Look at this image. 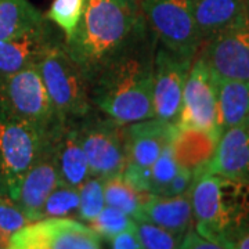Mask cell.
Wrapping results in <instances>:
<instances>
[{
	"mask_svg": "<svg viewBox=\"0 0 249 249\" xmlns=\"http://www.w3.org/2000/svg\"><path fill=\"white\" fill-rule=\"evenodd\" d=\"M158 39L145 18L90 80L96 109L124 124L154 118V62Z\"/></svg>",
	"mask_w": 249,
	"mask_h": 249,
	"instance_id": "cell-1",
	"label": "cell"
},
{
	"mask_svg": "<svg viewBox=\"0 0 249 249\" xmlns=\"http://www.w3.org/2000/svg\"><path fill=\"white\" fill-rule=\"evenodd\" d=\"M144 21L139 0H85L79 24L64 47L91 80L98 68L132 37Z\"/></svg>",
	"mask_w": 249,
	"mask_h": 249,
	"instance_id": "cell-2",
	"label": "cell"
},
{
	"mask_svg": "<svg viewBox=\"0 0 249 249\" xmlns=\"http://www.w3.org/2000/svg\"><path fill=\"white\" fill-rule=\"evenodd\" d=\"M194 227L208 240L229 247L249 231V183L204 173L190 191Z\"/></svg>",
	"mask_w": 249,
	"mask_h": 249,
	"instance_id": "cell-3",
	"label": "cell"
},
{
	"mask_svg": "<svg viewBox=\"0 0 249 249\" xmlns=\"http://www.w3.org/2000/svg\"><path fill=\"white\" fill-rule=\"evenodd\" d=\"M61 122H76L94 109L90 83L64 47L55 45L36 65Z\"/></svg>",
	"mask_w": 249,
	"mask_h": 249,
	"instance_id": "cell-4",
	"label": "cell"
},
{
	"mask_svg": "<svg viewBox=\"0 0 249 249\" xmlns=\"http://www.w3.org/2000/svg\"><path fill=\"white\" fill-rule=\"evenodd\" d=\"M73 124L89 162L90 175L101 178L122 175L129 163L127 124L96 108Z\"/></svg>",
	"mask_w": 249,
	"mask_h": 249,
	"instance_id": "cell-5",
	"label": "cell"
},
{
	"mask_svg": "<svg viewBox=\"0 0 249 249\" xmlns=\"http://www.w3.org/2000/svg\"><path fill=\"white\" fill-rule=\"evenodd\" d=\"M142 16L160 45L194 60L202 42L194 17V0H139Z\"/></svg>",
	"mask_w": 249,
	"mask_h": 249,
	"instance_id": "cell-6",
	"label": "cell"
},
{
	"mask_svg": "<svg viewBox=\"0 0 249 249\" xmlns=\"http://www.w3.org/2000/svg\"><path fill=\"white\" fill-rule=\"evenodd\" d=\"M0 108L47 133L61 124L36 67L0 78Z\"/></svg>",
	"mask_w": 249,
	"mask_h": 249,
	"instance_id": "cell-7",
	"label": "cell"
},
{
	"mask_svg": "<svg viewBox=\"0 0 249 249\" xmlns=\"http://www.w3.org/2000/svg\"><path fill=\"white\" fill-rule=\"evenodd\" d=\"M49 136L40 127L0 108V166L10 198L40 155Z\"/></svg>",
	"mask_w": 249,
	"mask_h": 249,
	"instance_id": "cell-8",
	"label": "cell"
},
{
	"mask_svg": "<svg viewBox=\"0 0 249 249\" xmlns=\"http://www.w3.org/2000/svg\"><path fill=\"white\" fill-rule=\"evenodd\" d=\"M176 126L180 129L204 130L217 137L222 136L214 73L201 53L196 54L188 72Z\"/></svg>",
	"mask_w": 249,
	"mask_h": 249,
	"instance_id": "cell-9",
	"label": "cell"
},
{
	"mask_svg": "<svg viewBox=\"0 0 249 249\" xmlns=\"http://www.w3.org/2000/svg\"><path fill=\"white\" fill-rule=\"evenodd\" d=\"M6 249H101L100 237L72 217H49L28 223L7 240Z\"/></svg>",
	"mask_w": 249,
	"mask_h": 249,
	"instance_id": "cell-10",
	"label": "cell"
},
{
	"mask_svg": "<svg viewBox=\"0 0 249 249\" xmlns=\"http://www.w3.org/2000/svg\"><path fill=\"white\" fill-rule=\"evenodd\" d=\"M199 53L216 76L249 80V0L231 25L205 43Z\"/></svg>",
	"mask_w": 249,
	"mask_h": 249,
	"instance_id": "cell-11",
	"label": "cell"
},
{
	"mask_svg": "<svg viewBox=\"0 0 249 249\" xmlns=\"http://www.w3.org/2000/svg\"><path fill=\"white\" fill-rule=\"evenodd\" d=\"M193 61L158 43L154 62V118L176 124Z\"/></svg>",
	"mask_w": 249,
	"mask_h": 249,
	"instance_id": "cell-12",
	"label": "cell"
},
{
	"mask_svg": "<svg viewBox=\"0 0 249 249\" xmlns=\"http://www.w3.org/2000/svg\"><path fill=\"white\" fill-rule=\"evenodd\" d=\"M60 184V175L54 155L52 133L34 165L22 178L11 199L21 208L31 222L40 220L47 196Z\"/></svg>",
	"mask_w": 249,
	"mask_h": 249,
	"instance_id": "cell-13",
	"label": "cell"
},
{
	"mask_svg": "<svg viewBox=\"0 0 249 249\" xmlns=\"http://www.w3.org/2000/svg\"><path fill=\"white\" fill-rule=\"evenodd\" d=\"M61 42L62 39L47 21L22 35L0 40V78L36 67L54 46Z\"/></svg>",
	"mask_w": 249,
	"mask_h": 249,
	"instance_id": "cell-14",
	"label": "cell"
},
{
	"mask_svg": "<svg viewBox=\"0 0 249 249\" xmlns=\"http://www.w3.org/2000/svg\"><path fill=\"white\" fill-rule=\"evenodd\" d=\"M60 183L79 188L90 176L89 162L73 122H61L52 132Z\"/></svg>",
	"mask_w": 249,
	"mask_h": 249,
	"instance_id": "cell-15",
	"label": "cell"
},
{
	"mask_svg": "<svg viewBox=\"0 0 249 249\" xmlns=\"http://www.w3.org/2000/svg\"><path fill=\"white\" fill-rule=\"evenodd\" d=\"M176 124L163 122L158 118L127 124L129 163L134 168H150L162 150L172 142Z\"/></svg>",
	"mask_w": 249,
	"mask_h": 249,
	"instance_id": "cell-16",
	"label": "cell"
},
{
	"mask_svg": "<svg viewBox=\"0 0 249 249\" xmlns=\"http://www.w3.org/2000/svg\"><path fill=\"white\" fill-rule=\"evenodd\" d=\"M206 173L249 183V124L235 126L220 136Z\"/></svg>",
	"mask_w": 249,
	"mask_h": 249,
	"instance_id": "cell-17",
	"label": "cell"
},
{
	"mask_svg": "<svg viewBox=\"0 0 249 249\" xmlns=\"http://www.w3.org/2000/svg\"><path fill=\"white\" fill-rule=\"evenodd\" d=\"M217 136L196 129H180L176 126L172 136V150L178 166L198 178L206 173L213 160L219 142Z\"/></svg>",
	"mask_w": 249,
	"mask_h": 249,
	"instance_id": "cell-18",
	"label": "cell"
},
{
	"mask_svg": "<svg viewBox=\"0 0 249 249\" xmlns=\"http://www.w3.org/2000/svg\"><path fill=\"white\" fill-rule=\"evenodd\" d=\"M137 220L154 223L168 231L184 237L194 227L190 193L178 196H151Z\"/></svg>",
	"mask_w": 249,
	"mask_h": 249,
	"instance_id": "cell-19",
	"label": "cell"
},
{
	"mask_svg": "<svg viewBox=\"0 0 249 249\" xmlns=\"http://www.w3.org/2000/svg\"><path fill=\"white\" fill-rule=\"evenodd\" d=\"M217 115L222 134L242 124L249 115V80L220 78L214 75Z\"/></svg>",
	"mask_w": 249,
	"mask_h": 249,
	"instance_id": "cell-20",
	"label": "cell"
},
{
	"mask_svg": "<svg viewBox=\"0 0 249 249\" xmlns=\"http://www.w3.org/2000/svg\"><path fill=\"white\" fill-rule=\"evenodd\" d=\"M247 0H194V17L202 46L238 18Z\"/></svg>",
	"mask_w": 249,
	"mask_h": 249,
	"instance_id": "cell-21",
	"label": "cell"
},
{
	"mask_svg": "<svg viewBox=\"0 0 249 249\" xmlns=\"http://www.w3.org/2000/svg\"><path fill=\"white\" fill-rule=\"evenodd\" d=\"M45 21L29 0H0V40L22 35Z\"/></svg>",
	"mask_w": 249,
	"mask_h": 249,
	"instance_id": "cell-22",
	"label": "cell"
},
{
	"mask_svg": "<svg viewBox=\"0 0 249 249\" xmlns=\"http://www.w3.org/2000/svg\"><path fill=\"white\" fill-rule=\"evenodd\" d=\"M152 194L132 186L122 175L104 178V196L108 206L122 211L134 220L142 214L144 205Z\"/></svg>",
	"mask_w": 249,
	"mask_h": 249,
	"instance_id": "cell-23",
	"label": "cell"
},
{
	"mask_svg": "<svg viewBox=\"0 0 249 249\" xmlns=\"http://www.w3.org/2000/svg\"><path fill=\"white\" fill-rule=\"evenodd\" d=\"M79 190L73 187L58 184L47 196L40 219L49 217H78Z\"/></svg>",
	"mask_w": 249,
	"mask_h": 249,
	"instance_id": "cell-24",
	"label": "cell"
},
{
	"mask_svg": "<svg viewBox=\"0 0 249 249\" xmlns=\"http://www.w3.org/2000/svg\"><path fill=\"white\" fill-rule=\"evenodd\" d=\"M79 190V208L78 217L82 222L90 223L96 219L106 206L104 196V178L91 176L78 188Z\"/></svg>",
	"mask_w": 249,
	"mask_h": 249,
	"instance_id": "cell-25",
	"label": "cell"
},
{
	"mask_svg": "<svg viewBox=\"0 0 249 249\" xmlns=\"http://www.w3.org/2000/svg\"><path fill=\"white\" fill-rule=\"evenodd\" d=\"M89 224L90 229L96 232L100 238L112 240L121 232L133 230L136 220L116 208L104 206V209L98 213L97 217L93 219Z\"/></svg>",
	"mask_w": 249,
	"mask_h": 249,
	"instance_id": "cell-26",
	"label": "cell"
},
{
	"mask_svg": "<svg viewBox=\"0 0 249 249\" xmlns=\"http://www.w3.org/2000/svg\"><path fill=\"white\" fill-rule=\"evenodd\" d=\"M180 170L178 160L173 155L170 142L162 150L160 155L147 168V191L152 196H158L160 190L178 175Z\"/></svg>",
	"mask_w": 249,
	"mask_h": 249,
	"instance_id": "cell-27",
	"label": "cell"
},
{
	"mask_svg": "<svg viewBox=\"0 0 249 249\" xmlns=\"http://www.w3.org/2000/svg\"><path fill=\"white\" fill-rule=\"evenodd\" d=\"M134 231L142 249H180L183 237L154 223L136 220Z\"/></svg>",
	"mask_w": 249,
	"mask_h": 249,
	"instance_id": "cell-28",
	"label": "cell"
},
{
	"mask_svg": "<svg viewBox=\"0 0 249 249\" xmlns=\"http://www.w3.org/2000/svg\"><path fill=\"white\" fill-rule=\"evenodd\" d=\"M85 9V0H54L47 11V19L61 28L65 37L75 32Z\"/></svg>",
	"mask_w": 249,
	"mask_h": 249,
	"instance_id": "cell-29",
	"label": "cell"
},
{
	"mask_svg": "<svg viewBox=\"0 0 249 249\" xmlns=\"http://www.w3.org/2000/svg\"><path fill=\"white\" fill-rule=\"evenodd\" d=\"M31 220L9 196H0V232L9 240L13 232L18 231Z\"/></svg>",
	"mask_w": 249,
	"mask_h": 249,
	"instance_id": "cell-30",
	"label": "cell"
},
{
	"mask_svg": "<svg viewBox=\"0 0 249 249\" xmlns=\"http://www.w3.org/2000/svg\"><path fill=\"white\" fill-rule=\"evenodd\" d=\"M194 175L186 169H181L178 172V175L170 180L166 186L160 190L158 196H178L187 194L191 191V187L194 184Z\"/></svg>",
	"mask_w": 249,
	"mask_h": 249,
	"instance_id": "cell-31",
	"label": "cell"
},
{
	"mask_svg": "<svg viewBox=\"0 0 249 249\" xmlns=\"http://www.w3.org/2000/svg\"><path fill=\"white\" fill-rule=\"evenodd\" d=\"M180 249H227L226 247H223L217 242L208 240L202 237L201 234H198L196 231L194 227H191L188 231L184 234L183 241H181V245Z\"/></svg>",
	"mask_w": 249,
	"mask_h": 249,
	"instance_id": "cell-32",
	"label": "cell"
},
{
	"mask_svg": "<svg viewBox=\"0 0 249 249\" xmlns=\"http://www.w3.org/2000/svg\"><path fill=\"white\" fill-rule=\"evenodd\" d=\"M111 241H112V249H142L134 229L118 234Z\"/></svg>",
	"mask_w": 249,
	"mask_h": 249,
	"instance_id": "cell-33",
	"label": "cell"
},
{
	"mask_svg": "<svg viewBox=\"0 0 249 249\" xmlns=\"http://www.w3.org/2000/svg\"><path fill=\"white\" fill-rule=\"evenodd\" d=\"M227 249H249V231L242 234L227 247Z\"/></svg>",
	"mask_w": 249,
	"mask_h": 249,
	"instance_id": "cell-34",
	"label": "cell"
},
{
	"mask_svg": "<svg viewBox=\"0 0 249 249\" xmlns=\"http://www.w3.org/2000/svg\"><path fill=\"white\" fill-rule=\"evenodd\" d=\"M0 196H7V187H6V181L3 178L1 166H0Z\"/></svg>",
	"mask_w": 249,
	"mask_h": 249,
	"instance_id": "cell-35",
	"label": "cell"
},
{
	"mask_svg": "<svg viewBox=\"0 0 249 249\" xmlns=\"http://www.w3.org/2000/svg\"><path fill=\"white\" fill-rule=\"evenodd\" d=\"M6 245H7V238L0 232V249H6Z\"/></svg>",
	"mask_w": 249,
	"mask_h": 249,
	"instance_id": "cell-36",
	"label": "cell"
},
{
	"mask_svg": "<svg viewBox=\"0 0 249 249\" xmlns=\"http://www.w3.org/2000/svg\"><path fill=\"white\" fill-rule=\"evenodd\" d=\"M244 124H249V115H248V118H247V121H245Z\"/></svg>",
	"mask_w": 249,
	"mask_h": 249,
	"instance_id": "cell-37",
	"label": "cell"
}]
</instances>
